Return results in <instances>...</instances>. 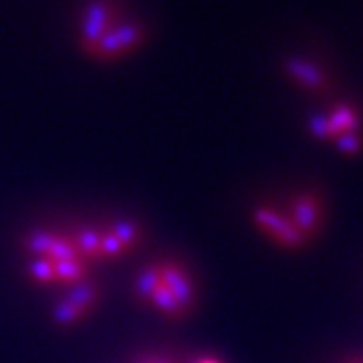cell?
<instances>
[{
    "instance_id": "10",
    "label": "cell",
    "mask_w": 363,
    "mask_h": 363,
    "mask_svg": "<svg viewBox=\"0 0 363 363\" xmlns=\"http://www.w3.org/2000/svg\"><path fill=\"white\" fill-rule=\"evenodd\" d=\"M85 274H87V267H85V260L83 259L55 262V277H57V283H63V285H77L81 281H85Z\"/></svg>"
},
{
    "instance_id": "3",
    "label": "cell",
    "mask_w": 363,
    "mask_h": 363,
    "mask_svg": "<svg viewBox=\"0 0 363 363\" xmlns=\"http://www.w3.org/2000/svg\"><path fill=\"white\" fill-rule=\"evenodd\" d=\"M142 39V26L135 23H123V25L111 26L89 52L99 59H116V57L130 52L133 47H138Z\"/></svg>"
},
{
    "instance_id": "5",
    "label": "cell",
    "mask_w": 363,
    "mask_h": 363,
    "mask_svg": "<svg viewBox=\"0 0 363 363\" xmlns=\"http://www.w3.org/2000/svg\"><path fill=\"white\" fill-rule=\"evenodd\" d=\"M289 218L295 224L298 233L303 234V238L309 240L313 234L319 230V224L323 218L321 200L311 192L297 196L289 208Z\"/></svg>"
},
{
    "instance_id": "9",
    "label": "cell",
    "mask_w": 363,
    "mask_h": 363,
    "mask_svg": "<svg viewBox=\"0 0 363 363\" xmlns=\"http://www.w3.org/2000/svg\"><path fill=\"white\" fill-rule=\"evenodd\" d=\"M73 242L77 248L79 257L85 259H101L99 255V242H101V230L97 228H81L73 236Z\"/></svg>"
},
{
    "instance_id": "12",
    "label": "cell",
    "mask_w": 363,
    "mask_h": 363,
    "mask_svg": "<svg viewBox=\"0 0 363 363\" xmlns=\"http://www.w3.org/2000/svg\"><path fill=\"white\" fill-rule=\"evenodd\" d=\"M150 303L156 307L157 311L164 313L166 317H182V315H184L182 307L178 305V301H176V297L169 293V289L164 285V283H160V286L154 291Z\"/></svg>"
},
{
    "instance_id": "4",
    "label": "cell",
    "mask_w": 363,
    "mask_h": 363,
    "mask_svg": "<svg viewBox=\"0 0 363 363\" xmlns=\"http://www.w3.org/2000/svg\"><path fill=\"white\" fill-rule=\"evenodd\" d=\"M157 267H160L162 283L168 286L169 293L176 297L184 315L192 311V307H194L196 303V289L194 281L188 274V271L184 267H180V264H176V262H162Z\"/></svg>"
},
{
    "instance_id": "16",
    "label": "cell",
    "mask_w": 363,
    "mask_h": 363,
    "mask_svg": "<svg viewBox=\"0 0 363 363\" xmlns=\"http://www.w3.org/2000/svg\"><path fill=\"white\" fill-rule=\"evenodd\" d=\"M47 259H51L52 262H63V260L81 259V257H79L77 248H75V242H73V238H71V236L57 234V240H55V245H52L51 252H49V257H47Z\"/></svg>"
},
{
    "instance_id": "7",
    "label": "cell",
    "mask_w": 363,
    "mask_h": 363,
    "mask_svg": "<svg viewBox=\"0 0 363 363\" xmlns=\"http://www.w3.org/2000/svg\"><path fill=\"white\" fill-rule=\"evenodd\" d=\"M162 283V277H160V267L157 264H147L143 267L140 274L135 277V283H133V295L140 303H150V298L154 295L157 286Z\"/></svg>"
},
{
    "instance_id": "18",
    "label": "cell",
    "mask_w": 363,
    "mask_h": 363,
    "mask_svg": "<svg viewBox=\"0 0 363 363\" xmlns=\"http://www.w3.org/2000/svg\"><path fill=\"white\" fill-rule=\"evenodd\" d=\"M125 252H128V248L121 245V240L117 238L116 234H111L109 230L101 233V242H99L101 259H117V257H121Z\"/></svg>"
},
{
    "instance_id": "15",
    "label": "cell",
    "mask_w": 363,
    "mask_h": 363,
    "mask_svg": "<svg viewBox=\"0 0 363 363\" xmlns=\"http://www.w3.org/2000/svg\"><path fill=\"white\" fill-rule=\"evenodd\" d=\"M28 274L35 283L40 285H52L57 283V277H55V262L47 257H39L28 264Z\"/></svg>"
},
{
    "instance_id": "11",
    "label": "cell",
    "mask_w": 363,
    "mask_h": 363,
    "mask_svg": "<svg viewBox=\"0 0 363 363\" xmlns=\"http://www.w3.org/2000/svg\"><path fill=\"white\" fill-rule=\"evenodd\" d=\"M51 315L52 321L57 325H61V327H71V325L79 323V321L85 317V313L81 311L77 305H73L67 297L59 298V301L55 303Z\"/></svg>"
},
{
    "instance_id": "17",
    "label": "cell",
    "mask_w": 363,
    "mask_h": 363,
    "mask_svg": "<svg viewBox=\"0 0 363 363\" xmlns=\"http://www.w3.org/2000/svg\"><path fill=\"white\" fill-rule=\"evenodd\" d=\"M289 73L293 75V77L297 79L298 83H303V85H307V87H319L321 85V75H319V71L317 69H313L311 65H307V63H303V61H291L289 65Z\"/></svg>"
},
{
    "instance_id": "20",
    "label": "cell",
    "mask_w": 363,
    "mask_h": 363,
    "mask_svg": "<svg viewBox=\"0 0 363 363\" xmlns=\"http://www.w3.org/2000/svg\"><path fill=\"white\" fill-rule=\"evenodd\" d=\"M196 363H220V362H216V359H208L206 357V359H198Z\"/></svg>"
},
{
    "instance_id": "21",
    "label": "cell",
    "mask_w": 363,
    "mask_h": 363,
    "mask_svg": "<svg viewBox=\"0 0 363 363\" xmlns=\"http://www.w3.org/2000/svg\"><path fill=\"white\" fill-rule=\"evenodd\" d=\"M138 363H152V357H145V359H140Z\"/></svg>"
},
{
    "instance_id": "6",
    "label": "cell",
    "mask_w": 363,
    "mask_h": 363,
    "mask_svg": "<svg viewBox=\"0 0 363 363\" xmlns=\"http://www.w3.org/2000/svg\"><path fill=\"white\" fill-rule=\"evenodd\" d=\"M111 25H113V9L107 2L99 0V2L89 4L85 9L83 23H81V40H83L85 49L91 51L105 33L111 28Z\"/></svg>"
},
{
    "instance_id": "8",
    "label": "cell",
    "mask_w": 363,
    "mask_h": 363,
    "mask_svg": "<svg viewBox=\"0 0 363 363\" xmlns=\"http://www.w3.org/2000/svg\"><path fill=\"white\" fill-rule=\"evenodd\" d=\"M65 297L87 315V313L93 311V307H95V303L99 298V289L93 285L91 281H81L77 285H71Z\"/></svg>"
},
{
    "instance_id": "14",
    "label": "cell",
    "mask_w": 363,
    "mask_h": 363,
    "mask_svg": "<svg viewBox=\"0 0 363 363\" xmlns=\"http://www.w3.org/2000/svg\"><path fill=\"white\" fill-rule=\"evenodd\" d=\"M109 233L116 234L117 238L121 240V245L128 248V250H131V248L135 247V245L140 242V238H142V230H140V226L133 220L113 222L111 228H109Z\"/></svg>"
},
{
    "instance_id": "1",
    "label": "cell",
    "mask_w": 363,
    "mask_h": 363,
    "mask_svg": "<svg viewBox=\"0 0 363 363\" xmlns=\"http://www.w3.org/2000/svg\"><path fill=\"white\" fill-rule=\"evenodd\" d=\"M311 133L321 142H331L343 154H359L363 147L362 119L350 105H337L323 116L311 117Z\"/></svg>"
},
{
    "instance_id": "19",
    "label": "cell",
    "mask_w": 363,
    "mask_h": 363,
    "mask_svg": "<svg viewBox=\"0 0 363 363\" xmlns=\"http://www.w3.org/2000/svg\"><path fill=\"white\" fill-rule=\"evenodd\" d=\"M152 363H174V362H172L169 357H162V355H160V357H152Z\"/></svg>"
},
{
    "instance_id": "13",
    "label": "cell",
    "mask_w": 363,
    "mask_h": 363,
    "mask_svg": "<svg viewBox=\"0 0 363 363\" xmlns=\"http://www.w3.org/2000/svg\"><path fill=\"white\" fill-rule=\"evenodd\" d=\"M55 240H57V234L51 233V230H33L26 236L25 248L30 255H35L37 259L39 257H49Z\"/></svg>"
},
{
    "instance_id": "2",
    "label": "cell",
    "mask_w": 363,
    "mask_h": 363,
    "mask_svg": "<svg viewBox=\"0 0 363 363\" xmlns=\"http://www.w3.org/2000/svg\"><path fill=\"white\" fill-rule=\"evenodd\" d=\"M252 220L259 226L262 233L269 238H272L277 245L285 248H301L307 240L303 238V234L295 228V224L291 222L289 214H281L279 210L269 206L255 208L252 212Z\"/></svg>"
}]
</instances>
